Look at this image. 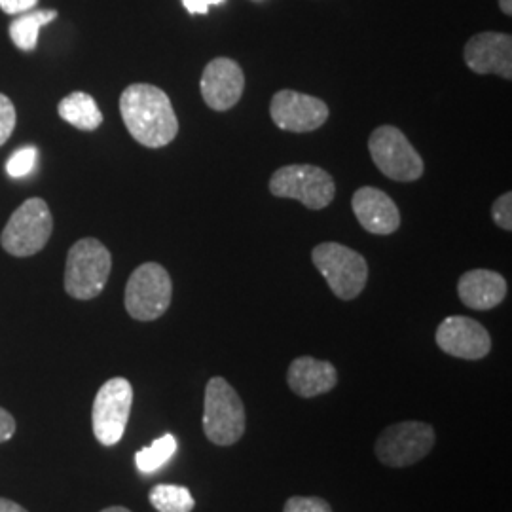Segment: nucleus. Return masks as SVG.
Masks as SVG:
<instances>
[{"instance_id":"f257e3e1","label":"nucleus","mask_w":512,"mask_h":512,"mask_svg":"<svg viewBox=\"0 0 512 512\" xmlns=\"http://www.w3.org/2000/svg\"><path fill=\"white\" fill-rule=\"evenodd\" d=\"M120 112L131 137L143 147H165L179 133L171 99L152 84L128 86L120 97Z\"/></svg>"},{"instance_id":"f03ea898","label":"nucleus","mask_w":512,"mask_h":512,"mask_svg":"<svg viewBox=\"0 0 512 512\" xmlns=\"http://www.w3.org/2000/svg\"><path fill=\"white\" fill-rule=\"evenodd\" d=\"M112 270L110 251L95 238L76 241L65 268V291L76 300H93L103 293Z\"/></svg>"},{"instance_id":"7ed1b4c3","label":"nucleus","mask_w":512,"mask_h":512,"mask_svg":"<svg viewBox=\"0 0 512 512\" xmlns=\"http://www.w3.org/2000/svg\"><path fill=\"white\" fill-rule=\"evenodd\" d=\"M203 431L217 446H232L245 433L243 401L238 391L220 376L211 378L205 387Z\"/></svg>"},{"instance_id":"20e7f679","label":"nucleus","mask_w":512,"mask_h":512,"mask_svg":"<svg viewBox=\"0 0 512 512\" xmlns=\"http://www.w3.org/2000/svg\"><path fill=\"white\" fill-rule=\"evenodd\" d=\"M54 230V219L48 203L31 198L12 213L0 234V245L8 255L33 256L40 253Z\"/></svg>"},{"instance_id":"39448f33","label":"nucleus","mask_w":512,"mask_h":512,"mask_svg":"<svg viewBox=\"0 0 512 512\" xmlns=\"http://www.w3.org/2000/svg\"><path fill=\"white\" fill-rule=\"evenodd\" d=\"M311 260L340 300H353L363 293L368 281L365 256L340 243H321L313 249Z\"/></svg>"},{"instance_id":"423d86ee","label":"nucleus","mask_w":512,"mask_h":512,"mask_svg":"<svg viewBox=\"0 0 512 512\" xmlns=\"http://www.w3.org/2000/svg\"><path fill=\"white\" fill-rule=\"evenodd\" d=\"M275 198H289L319 211L329 207L336 196V184L329 173L317 165H285L270 179Z\"/></svg>"},{"instance_id":"0eeeda50","label":"nucleus","mask_w":512,"mask_h":512,"mask_svg":"<svg viewBox=\"0 0 512 512\" xmlns=\"http://www.w3.org/2000/svg\"><path fill=\"white\" fill-rule=\"evenodd\" d=\"M173 283L164 266L156 262L141 264L129 275L124 304L137 321H156L171 306Z\"/></svg>"},{"instance_id":"6e6552de","label":"nucleus","mask_w":512,"mask_h":512,"mask_svg":"<svg viewBox=\"0 0 512 512\" xmlns=\"http://www.w3.org/2000/svg\"><path fill=\"white\" fill-rule=\"evenodd\" d=\"M368 150L376 167L387 179L414 183L423 175V160L410 145L403 131L395 126H380L368 139Z\"/></svg>"},{"instance_id":"1a4fd4ad","label":"nucleus","mask_w":512,"mask_h":512,"mask_svg":"<svg viewBox=\"0 0 512 512\" xmlns=\"http://www.w3.org/2000/svg\"><path fill=\"white\" fill-rule=\"evenodd\" d=\"M133 404V387L126 378H112L95 395L92 421L93 435L103 446L118 444L128 425Z\"/></svg>"},{"instance_id":"9d476101","label":"nucleus","mask_w":512,"mask_h":512,"mask_svg":"<svg viewBox=\"0 0 512 512\" xmlns=\"http://www.w3.org/2000/svg\"><path fill=\"white\" fill-rule=\"evenodd\" d=\"M435 444V429L423 421H401L376 440V456L387 467H408L425 458Z\"/></svg>"},{"instance_id":"9b49d317","label":"nucleus","mask_w":512,"mask_h":512,"mask_svg":"<svg viewBox=\"0 0 512 512\" xmlns=\"http://www.w3.org/2000/svg\"><path fill=\"white\" fill-rule=\"evenodd\" d=\"M270 116L275 126L283 131L308 133L321 128L329 120V107L321 99L306 93L281 90L272 99Z\"/></svg>"},{"instance_id":"f8f14e48","label":"nucleus","mask_w":512,"mask_h":512,"mask_svg":"<svg viewBox=\"0 0 512 512\" xmlns=\"http://www.w3.org/2000/svg\"><path fill=\"white\" fill-rule=\"evenodd\" d=\"M435 340L444 353L467 361L484 359L492 349L490 332L475 319L463 315L444 319L437 329Z\"/></svg>"},{"instance_id":"ddd939ff","label":"nucleus","mask_w":512,"mask_h":512,"mask_svg":"<svg viewBox=\"0 0 512 512\" xmlns=\"http://www.w3.org/2000/svg\"><path fill=\"white\" fill-rule=\"evenodd\" d=\"M200 90L209 109L230 110L238 105L245 90L243 69L230 57H217L203 69Z\"/></svg>"},{"instance_id":"4468645a","label":"nucleus","mask_w":512,"mask_h":512,"mask_svg":"<svg viewBox=\"0 0 512 512\" xmlns=\"http://www.w3.org/2000/svg\"><path fill=\"white\" fill-rule=\"evenodd\" d=\"M465 63L476 74L512 78V38L505 33H478L465 44Z\"/></svg>"},{"instance_id":"2eb2a0df","label":"nucleus","mask_w":512,"mask_h":512,"mask_svg":"<svg viewBox=\"0 0 512 512\" xmlns=\"http://www.w3.org/2000/svg\"><path fill=\"white\" fill-rule=\"evenodd\" d=\"M351 207L359 224L368 234L389 236L397 232L401 226L399 207L385 194L384 190H378L372 186L359 188L353 194Z\"/></svg>"},{"instance_id":"dca6fc26","label":"nucleus","mask_w":512,"mask_h":512,"mask_svg":"<svg viewBox=\"0 0 512 512\" xmlns=\"http://www.w3.org/2000/svg\"><path fill=\"white\" fill-rule=\"evenodd\" d=\"M458 294L459 300L471 310H492L505 300L507 281L492 270H471L459 277Z\"/></svg>"},{"instance_id":"f3484780","label":"nucleus","mask_w":512,"mask_h":512,"mask_svg":"<svg viewBox=\"0 0 512 512\" xmlns=\"http://www.w3.org/2000/svg\"><path fill=\"white\" fill-rule=\"evenodd\" d=\"M287 382L298 397L311 399L332 391L338 384V372L329 361L298 357L289 366Z\"/></svg>"},{"instance_id":"a211bd4d","label":"nucleus","mask_w":512,"mask_h":512,"mask_svg":"<svg viewBox=\"0 0 512 512\" xmlns=\"http://www.w3.org/2000/svg\"><path fill=\"white\" fill-rule=\"evenodd\" d=\"M57 112L67 124L82 131H93L103 124V112L99 110L95 99L88 93H69L57 105Z\"/></svg>"},{"instance_id":"6ab92c4d","label":"nucleus","mask_w":512,"mask_h":512,"mask_svg":"<svg viewBox=\"0 0 512 512\" xmlns=\"http://www.w3.org/2000/svg\"><path fill=\"white\" fill-rule=\"evenodd\" d=\"M57 18L55 10H31L27 14L16 16L10 23V38L21 52H33L37 48L38 33L42 27Z\"/></svg>"},{"instance_id":"aec40b11","label":"nucleus","mask_w":512,"mask_h":512,"mask_svg":"<svg viewBox=\"0 0 512 512\" xmlns=\"http://www.w3.org/2000/svg\"><path fill=\"white\" fill-rule=\"evenodd\" d=\"M152 507L158 512H192L196 501L188 488L175 484H158L148 495Z\"/></svg>"},{"instance_id":"412c9836","label":"nucleus","mask_w":512,"mask_h":512,"mask_svg":"<svg viewBox=\"0 0 512 512\" xmlns=\"http://www.w3.org/2000/svg\"><path fill=\"white\" fill-rule=\"evenodd\" d=\"M177 452V440L173 435H164L162 439L154 440L147 448H141L135 454L137 469L145 475H152L160 471L169 459Z\"/></svg>"},{"instance_id":"4be33fe9","label":"nucleus","mask_w":512,"mask_h":512,"mask_svg":"<svg viewBox=\"0 0 512 512\" xmlns=\"http://www.w3.org/2000/svg\"><path fill=\"white\" fill-rule=\"evenodd\" d=\"M37 158V148H19L18 152H14V154L10 156V160L6 162V171H8V175H10V177H14V179L25 177V175H29V173L35 169Z\"/></svg>"},{"instance_id":"5701e85b","label":"nucleus","mask_w":512,"mask_h":512,"mask_svg":"<svg viewBox=\"0 0 512 512\" xmlns=\"http://www.w3.org/2000/svg\"><path fill=\"white\" fill-rule=\"evenodd\" d=\"M16 122H18V116H16L14 103L4 93H0V147L12 137Z\"/></svg>"},{"instance_id":"b1692460","label":"nucleus","mask_w":512,"mask_h":512,"mask_svg":"<svg viewBox=\"0 0 512 512\" xmlns=\"http://www.w3.org/2000/svg\"><path fill=\"white\" fill-rule=\"evenodd\" d=\"M283 512H332L329 503L321 497H302L294 495L287 503Z\"/></svg>"},{"instance_id":"393cba45","label":"nucleus","mask_w":512,"mask_h":512,"mask_svg":"<svg viewBox=\"0 0 512 512\" xmlns=\"http://www.w3.org/2000/svg\"><path fill=\"white\" fill-rule=\"evenodd\" d=\"M492 217H494V222L499 226V228H503V230H507V232H511L512 230V194L511 192H505L503 196H499L497 200H495L494 205H492Z\"/></svg>"},{"instance_id":"a878e982","label":"nucleus","mask_w":512,"mask_h":512,"mask_svg":"<svg viewBox=\"0 0 512 512\" xmlns=\"http://www.w3.org/2000/svg\"><path fill=\"white\" fill-rule=\"evenodd\" d=\"M37 4L38 0H0V10L8 16H21L31 12Z\"/></svg>"},{"instance_id":"bb28decb","label":"nucleus","mask_w":512,"mask_h":512,"mask_svg":"<svg viewBox=\"0 0 512 512\" xmlns=\"http://www.w3.org/2000/svg\"><path fill=\"white\" fill-rule=\"evenodd\" d=\"M14 435H16V420H14V416L8 410L0 408V444L8 442Z\"/></svg>"},{"instance_id":"cd10ccee","label":"nucleus","mask_w":512,"mask_h":512,"mask_svg":"<svg viewBox=\"0 0 512 512\" xmlns=\"http://www.w3.org/2000/svg\"><path fill=\"white\" fill-rule=\"evenodd\" d=\"M226 0H183L184 8L188 14L198 16V14H207L209 6H217Z\"/></svg>"},{"instance_id":"c85d7f7f","label":"nucleus","mask_w":512,"mask_h":512,"mask_svg":"<svg viewBox=\"0 0 512 512\" xmlns=\"http://www.w3.org/2000/svg\"><path fill=\"white\" fill-rule=\"evenodd\" d=\"M0 512H29L25 511L21 505H18L16 501H10V499H4L0 497Z\"/></svg>"},{"instance_id":"c756f323","label":"nucleus","mask_w":512,"mask_h":512,"mask_svg":"<svg viewBox=\"0 0 512 512\" xmlns=\"http://www.w3.org/2000/svg\"><path fill=\"white\" fill-rule=\"evenodd\" d=\"M499 6H501V12H503L505 16H511L512 0H499Z\"/></svg>"},{"instance_id":"7c9ffc66","label":"nucleus","mask_w":512,"mask_h":512,"mask_svg":"<svg viewBox=\"0 0 512 512\" xmlns=\"http://www.w3.org/2000/svg\"><path fill=\"white\" fill-rule=\"evenodd\" d=\"M101 512H131L126 507H109V509H105V511Z\"/></svg>"}]
</instances>
